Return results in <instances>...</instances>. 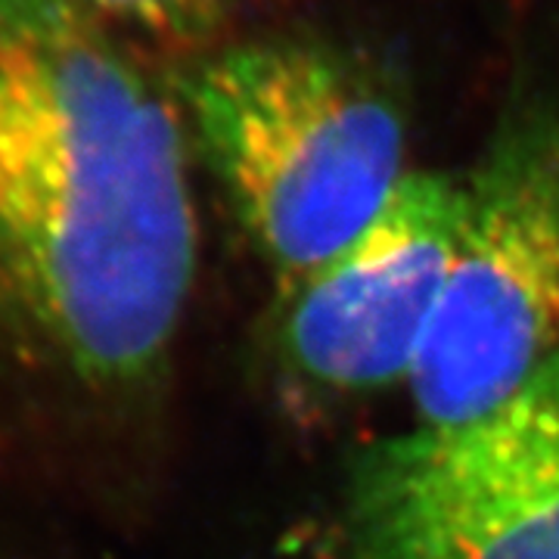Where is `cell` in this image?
I'll list each match as a JSON object with an SVG mask.
<instances>
[{
  "label": "cell",
  "mask_w": 559,
  "mask_h": 559,
  "mask_svg": "<svg viewBox=\"0 0 559 559\" xmlns=\"http://www.w3.org/2000/svg\"><path fill=\"white\" fill-rule=\"evenodd\" d=\"M240 0H0V32H57L124 50L205 53Z\"/></svg>",
  "instance_id": "6"
},
{
  "label": "cell",
  "mask_w": 559,
  "mask_h": 559,
  "mask_svg": "<svg viewBox=\"0 0 559 559\" xmlns=\"http://www.w3.org/2000/svg\"><path fill=\"white\" fill-rule=\"evenodd\" d=\"M466 183L404 175L340 255L296 283L280 345L308 380L377 389L411 377L457 252Z\"/></svg>",
  "instance_id": "5"
},
{
  "label": "cell",
  "mask_w": 559,
  "mask_h": 559,
  "mask_svg": "<svg viewBox=\"0 0 559 559\" xmlns=\"http://www.w3.org/2000/svg\"><path fill=\"white\" fill-rule=\"evenodd\" d=\"M197 261L175 87L109 40L0 32V385L94 417L143 404Z\"/></svg>",
  "instance_id": "1"
},
{
  "label": "cell",
  "mask_w": 559,
  "mask_h": 559,
  "mask_svg": "<svg viewBox=\"0 0 559 559\" xmlns=\"http://www.w3.org/2000/svg\"><path fill=\"white\" fill-rule=\"evenodd\" d=\"M559 355V103L522 97L466 180L457 252L411 370L419 417H479Z\"/></svg>",
  "instance_id": "3"
},
{
  "label": "cell",
  "mask_w": 559,
  "mask_h": 559,
  "mask_svg": "<svg viewBox=\"0 0 559 559\" xmlns=\"http://www.w3.org/2000/svg\"><path fill=\"white\" fill-rule=\"evenodd\" d=\"M348 538L355 559H559V355L479 417L370 444Z\"/></svg>",
  "instance_id": "4"
},
{
  "label": "cell",
  "mask_w": 559,
  "mask_h": 559,
  "mask_svg": "<svg viewBox=\"0 0 559 559\" xmlns=\"http://www.w3.org/2000/svg\"><path fill=\"white\" fill-rule=\"evenodd\" d=\"M175 97L242 230L296 283L358 240L404 180L395 94L330 40L212 47L175 79Z\"/></svg>",
  "instance_id": "2"
}]
</instances>
